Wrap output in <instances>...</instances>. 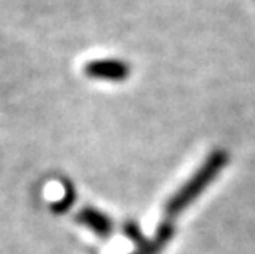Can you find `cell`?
Instances as JSON below:
<instances>
[{
  "label": "cell",
  "mask_w": 255,
  "mask_h": 254,
  "mask_svg": "<svg viewBox=\"0 0 255 254\" xmlns=\"http://www.w3.org/2000/svg\"><path fill=\"white\" fill-rule=\"evenodd\" d=\"M229 162V154L224 149H216L208 159L203 162V165L199 167L189 180L173 195L165 205V215L168 220L175 218L176 215L184 212L194 200H196L211 183L216 180L224 167Z\"/></svg>",
  "instance_id": "1"
},
{
  "label": "cell",
  "mask_w": 255,
  "mask_h": 254,
  "mask_svg": "<svg viewBox=\"0 0 255 254\" xmlns=\"http://www.w3.org/2000/svg\"><path fill=\"white\" fill-rule=\"evenodd\" d=\"M84 74L94 79L124 81L130 76V66L122 59H92L84 64Z\"/></svg>",
  "instance_id": "2"
},
{
  "label": "cell",
  "mask_w": 255,
  "mask_h": 254,
  "mask_svg": "<svg viewBox=\"0 0 255 254\" xmlns=\"http://www.w3.org/2000/svg\"><path fill=\"white\" fill-rule=\"evenodd\" d=\"M76 220L101 238H109L114 230L112 220L109 216L106 213H102L101 210L92 208V207H86L81 210V212L76 215Z\"/></svg>",
  "instance_id": "3"
},
{
  "label": "cell",
  "mask_w": 255,
  "mask_h": 254,
  "mask_svg": "<svg viewBox=\"0 0 255 254\" xmlns=\"http://www.w3.org/2000/svg\"><path fill=\"white\" fill-rule=\"evenodd\" d=\"M173 235H175V225H173L171 220L166 218L165 221H161L160 223L158 230H156V233L153 236V240H150L148 245L140 248V250H137L132 254H160L165 250V246L168 245V243L171 241Z\"/></svg>",
  "instance_id": "4"
},
{
  "label": "cell",
  "mask_w": 255,
  "mask_h": 254,
  "mask_svg": "<svg viewBox=\"0 0 255 254\" xmlns=\"http://www.w3.org/2000/svg\"><path fill=\"white\" fill-rule=\"evenodd\" d=\"M76 198H78V195H76L74 188L69 185V183H66V190H64V195L59 198V200H56V202L51 205V212L56 213V215L66 213L68 210L74 205Z\"/></svg>",
  "instance_id": "5"
},
{
  "label": "cell",
  "mask_w": 255,
  "mask_h": 254,
  "mask_svg": "<svg viewBox=\"0 0 255 254\" xmlns=\"http://www.w3.org/2000/svg\"><path fill=\"white\" fill-rule=\"evenodd\" d=\"M124 235H126L132 243L137 245V250L148 245V240L143 236L142 230H140V226L135 223V221H126V225H124Z\"/></svg>",
  "instance_id": "6"
}]
</instances>
